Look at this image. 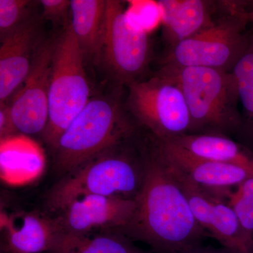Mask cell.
I'll list each match as a JSON object with an SVG mask.
<instances>
[{
	"label": "cell",
	"mask_w": 253,
	"mask_h": 253,
	"mask_svg": "<svg viewBox=\"0 0 253 253\" xmlns=\"http://www.w3.org/2000/svg\"><path fill=\"white\" fill-rule=\"evenodd\" d=\"M1 179L9 185H23L36 180L45 166L44 151L38 143L25 134L1 139Z\"/></svg>",
	"instance_id": "cell-15"
},
{
	"label": "cell",
	"mask_w": 253,
	"mask_h": 253,
	"mask_svg": "<svg viewBox=\"0 0 253 253\" xmlns=\"http://www.w3.org/2000/svg\"><path fill=\"white\" fill-rule=\"evenodd\" d=\"M101 56L113 76L126 85L139 81L149 63L148 31L129 16L121 1L107 0Z\"/></svg>",
	"instance_id": "cell-8"
},
{
	"label": "cell",
	"mask_w": 253,
	"mask_h": 253,
	"mask_svg": "<svg viewBox=\"0 0 253 253\" xmlns=\"http://www.w3.org/2000/svg\"><path fill=\"white\" fill-rule=\"evenodd\" d=\"M126 144L63 176L48 193L46 207L50 212L56 214L73 200L86 195L136 200L144 179V151L137 154Z\"/></svg>",
	"instance_id": "cell-3"
},
{
	"label": "cell",
	"mask_w": 253,
	"mask_h": 253,
	"mask_svg": "<svg viewBox=\"0 0 253 253\" xmlns=\"http://www.w3.org/2000/svg\"><path fill=\"white\" fill-rule=\"evenodd\" d=\"M159 73L172 78L182 91L191 115L189 134L226 135L239 126V92L232 72L163 66Z\"/></svg>",
	"instance_id": "cell-4"
},
{
	"label": "cell",
	"mask_w": 253,
	"mask_h": 253,
	"mask_svg": "<svg viewBox=\"0 0 253 253\" xmlns=\"http://www.w3.org/2000/svg\"><path fill=\"white\" fill-rule=\"evenodd\" d=\"M42 41L38 19L28 21L1 41L0 48V102L5 104L24 83Z\"/></svg>",
	"instance_id": "cell-12"
},
{
	"label": "cell",
	"mask_w": 253,
	"mask_h": 253,
	"mask_svg": "<svg viewBox=\"0 0 253 253\" xmlns=\"http://www.w3.org/2000/svg\"><path fill=\"white\" fill-rule=\"evenodd\" d=\"M1 250L16 253H49L63 234L56 218L37 213H1Z\"/></svg>",
	"instance_id": "cell-13"
},
{
	"label": "cell",
	"mask_w": 253,
	"mask_h": 253,
	"mask_svg": "<svg viewBox=\"0 0 253 253\" xmlns=\"http://www.w3.org/2000/svg\"><path fill=\"white\" fill-rule=\"evenodd\" d=\"M136 208L134 199L86 195L73 200L55 218L63 234L121 232L129 225Z\"/></svg>",
	"instance_id": "cell-10"
},
{
	"label": "cell",
	"mask_w": 253,
	"mask_h": 253,
	"mask_svg": "<svg viewBox=\"0 0 253 253\" xmlns=\"http://www.w3.org/2000/svg\"><path fill=\"white\" fill-rule=\"evenodd\" d=\"M144 151L142 185L134 216L121 233L149 244L154 253H184L208 235L195 219L172 166L154 139Z\"/></svg>",
	"instance_id": "cell-1"
},
{
	"label": "cell",
	"mask_w": 253,
	"mask_h": 253,
	"mask_svg": "<svg viewBox=\"0 0 253 253\" xmlns=\"http://www.w3.org/2000/svg\"><path fill=\"white\" fill-rule=\"evenodd\" d=\"M107 0H72L71 23L85 56L99 58L102 47Z\"/></svg>",
	"instance_id": "cell-18"
},
{
	"label": "cell",
	"mask_w": 253,
	"mask_h": 253,
	"mask_svg": "<svg viewBox=\"0 0 253 253\" xmlns=\"http://www.w3.org/2000/svg\"><path fill=\"white\" fill-rule=\"evenodd\" d=\"M31 4L27 0H0L1 42L32 17Z\"/></svg>",
	"instance_id": "cell-21"
},
{
	"label": "cell",
	"mask_w": 253,
	"mask_h": 253,
	"mask_svg": "<svg viewBox=\"0 0 253 253\" xmlns=\"http://www.w3.org/2000/svg\"><path fill=\"white\" fill-rule=\"evenodd\" d=\"M49 253H149L118 231L85 234H63Z\"/></svg>",
	"instance_id": "cell-19"
},
{
	"label": "cell",
	"mask_w": 253,
	"mask_h": 253,
	"mask_svg": "<svg viewBox=\"0 0 253 253\" xmlns=\"http://www.w3.org/2000/svg\"><path fill=\"white\" fill-rule=\"evenodd\" d=\"M225 15L171 47L164 66L214 68L231 72L249 49L247 12L241 1H224Z\"/></svg>",
	"instance_id": "cell-6"
},
{
	"label": "cell",
	"mask_w": 253,
	"mask_h": 253,
	"mask_svg": "<svg viewBox=\"0 0 253 253\" xmlns=\"http://www.w3.org/2000/svg\"><path fill=\"white\" fill-rule=\"evenodd\" d=\"M132 133L133 126L117 99L101 96L91 98L53 149L55 170L66 175L125 144Z\"/></svg>",
	"instance_id": "cell-2"
},
{
	"label": "cell",
	"mask_w": 253,
	"mask_h": 253,
	"mask_svg": "<svg viewBox=\"0 0 253 253\" xmlns=\"http://www.w3.org/2000/svg\"><path fill=\"white\" fill-rule=\"evenodd\" d=\"M228 204L243 226L253 236V177L238 186L235 191H231Z\"/></svg>",
	"instance_id": "cell-22"
},
{
	"label": "cell",
	"mask_w": 253,
	"mask_h": 253,
	"mask_svg": "<svg viewBox=\"0 0 253 253\" xmlns=\"http://www.w3.org/2000/svg\"><path fill=\"white\" fill-rule=\"evenodd\" d=\"M84 56L71 23L56 38L49 93V118L43 139L54 149L60 136L90 98Z\"/></svg>",
	"instance_id": "cell-5"
},
{
	"label": "cell",
	"mask_w": 253,
	"mask_h": 253,
	"mask_svg": "<svg viewBox=\"0 0 253 253\" xmlns=\"http://www.w3.org/2000/svg\"><path fill=\"white\" fill-rule=\"evenodd\" d=\"M56 39L42 41L37 48L31 69L23 86L9 104L18 132H44L49 118V93Z\"/></svg>",
	"instance_id": "cell-9"
},
{
	"label": "cell",
	"mask_w": 253,
	"mask_h": 253,
	"mask_svg": "<svg viewBox=\"0 0 253 253\" xmlns=\"http://www.w3.org/2000/svg\"><path fill=\"white\" fill-rule=\"evenodd\" d=\"M157 141L169 164L195 185L209 191H229L250 177L251 173L234 165L196 157L167 141Z\"/></svg>",
	"instance_id": "cell-11"
},
{
	"label": "cell",
	"mask_w": 253,
	"mask_h": 253,
	"mask_svg": "<svg viewBox=\"0 0 253 253\" xmlns=\"http://www.w3.org/2000/svg\"><path fill=\"white\" fill-rule=\"evenodd\" d=\"M126 106L155 139L169 141L191 131V118L182 91L172 78L158 73L128 84Z\"/></svg>",
	"instance_id": "cell-7"
},
{
	"label": "cell",
	"mask_w": 253,
	"mask_h": 253,
	"mask_svg": "<svg viewBox=\"0 0 253 253\" xmlns=\"http://www.w3.org/2000/svg\"><path fill=\"white\" fill-rule=\"evenodd\" d=\"M163 34L171 47L214 23L219 1L206 0H161L157 2Z\"/></svg>",
	"instance_id": "cell-14"
},
{
	"label": "cell",
	"mask_w": 253,
	"mask_h": 253,
	"mask_svg": "<svg viewBox=\"0 0 253 253\" xmlns=\"http://www.w3.org/2000/svg\"><path fill=\"white\" fill-rule=\"evenodd\" d=\"M1 253H16L10 252V251H4V250H1Z\"/></svg>",
	"instance_id": "cell-27"
},
{
	"label": "cell",
	"mask_w": 253,
	"mask_h": 253,
	"mask_svg": "<svg viewBox=\"0 0 253 253\" xmlns=\"http://www.w3.org/2000/svg\"><path fill=\"white\" fill-rule=\"evenodd\" d=\"M247 18L249 22L253 23V10L251 11H248L247 12Z\"/></svg>",
	"instance_id": "cell-26"
},
{
	"label": "cell",
	"mask_w": 253,
	"mask_h": 253,
	"mask_svg": "<svg viewBox=\"0 0 253 253\" xmlns=\"http://www.w3.org/2000/svg\"><path fill=\"white\" fill-rule=\"evenodd\" d=\"M184 253H232L230 251L224 249H216L214 248L206 247V246H201L195 247L194 249L189 250Z\"/></svg>",
	"instance_id": "cell-25"
},
{
	"label": "cell",
	"mask_w": 253,
	"mask_h": 253,
	"mask_svg": "<svg viewBox=\"0 0 253 253\" xmlns=\"http://www.w3.org/2000/svg\"><path fill=\"white\" fill-rule=\"evenodd\" d=\"M167 141L196 157L244 168L253 176V153L226 135L187 134Z\"/></svg>",
	"instance_id": "cell-16"
},
{
	"label": "cell",
	"mask_w": 253,
	"mask_h": 253,
	"mask_svg": "<svg viewBox=\"0 0 253 253\" xmlns=\"http://www.w3.org/2000/svg\"><path fill=\"white\" fill-rule=\"evenodd\" d=\"M226 199L220 195L213 197L201 227L231 253H253V236L241 224Z\"/></svg>",
	"instance_id": "cell-17"
},
{
	"label": "cell",
	"mask_w": 253,
	"mask_h": 253,
	"mask_svg": "<svg viewBox=\"0 0 253 253\" xmlns=\"http://www.w3.org/2000/svg\"><path fill=\"white\" fill-rule=\"evenodd\" d=\"M18 130L15 126L11 116L9 105L1 104L0 109V136L1 139L18 134Z\"/></svg>",
	"instance_id": "cell-24"
},
{
	"label": "cell",
	"mask_w": 253,
	"mask_h": 253,
	"mask_svg": "<svg viewBox=\"0 0 253 253\" xmlns=\"http://www.w3.org/2000/svg\"><path fill=\"white\" fill-rule=\"evenodd\" d=\"M42 16L56 24L64 22L66 20L68 9L71 7V1L68 0H42Z\"/></svg>",
	"instance_id": "cell-23"
},
{
	"label": "cell",
	"mask_w": 253,
	"mask_h": 253,
	"mask_svg": "<svg viewBox=\"0 0 253 253\" xmlns=\"http://www.w3.org/2000/svg\"><path fill=\"white\" fill-rule=\"evenodd\" d=\"M231 72L237 83L239 101L253 122V41Z\"/></svg>",
	"instance_id": "cell-20"
}]
</instances>
